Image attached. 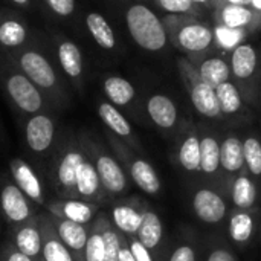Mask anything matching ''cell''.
<instances>
[{
    "label": "cell",
    "instance_id": "5b68a950",
    "mask_svg": "<svg viewBox=\"0 0 261 261\" xmlns=\"http://www.w3.org/2000/svg\"><path fill=\"white\" fill-rule=\"evenodd\" d=\"M177 70L180 73V78L185 84V89L190 95L191 104L196 109V112L208 119L223 118L216 95V89L208 86L200 78L197 66L187 58H180L177 61Z\"/></svg>",
    "mask_w": 261,
    "mask_h": 261
},
{
    "label": "cell",
    "instance_id": "5bb4252c",
    "mask_svg": "<svg viewBox=\"0 0 261 261\" xmlns=\"http://www.w3.org/2000/svg\"><path fill=\"white\" fill-rule=\"evenodd\" d=\"M50 220L60 240L67 248V251L73 255L75 261H84V252H86V245L89 239L90 225H80V223L60 219L55 216H50Z\"/></svg>",
    "mask_w": 261,
    "mask_h": 261
},
{
    "label": "cell",
    "instance_id": "e0dca14e",
    "mask_svg": "<svg viewBox=\"0 0 261 261\" xmlns=\"http://www.w3.org/2000/svg\"><path fill=\"white\" fill-rule=\"evenodd\" d=\"M200 136V176L223 184L220 167V142L217 135L203 132Z\"/></svg>",
    "mask_w": 261,
    "mask_h": 261
},
{
    "label": "cell",
    "instance_id": "f907efd6",
    "mask_svg": "<svg viewBox=\"0 0 261 261\" xmlns=\"http://www.w3.org/2000/svg\"><path fill=\"white\" fill-rule=\"evenodd\" d=\"M210 2H214V3H217V5L220 3V0H210Z\"/></svg>",
    "mask_w": 261,
    "mask_h": 261
},
{
    "label": "cell",
    "instance_id": "8fae6325",
    "mask_svg": "<svg viewBox=\"0 0 261 261\" xmlns=\"http://www.w3.org/2000/svg\"><path fill=\"white\" fill-rule=\"evenodd\" d=\"M145 208L147 203L139 202V199H124L113 205L110 220L124 237H136L144 219Z\"/></svg>",
    "mask_w": 261,
    "mask_h": 261
},
{
    "label": "cell",
    "instance_id": "4fadbf2b",
    "mask_svg": "<svg viewBox=\"0 0 261 261\" xmlns=\"http://www.w3.org/2000/svg\"><path fill=\"white\" fill-rule=\"evenodd\" d=\"M50 216L66 219L80 225H90L98 216L99 205L81 199H61L46 205Z\"/></svg>",
    "mask_w": 261,
    "mask_h": 261
},
{
    "label": "cell",
    "instance_id": "8992f818",
    "mask_svg": "<svg viewBox=\"0 0 261 261\" xmlns=\"http://www.w3.org/2000/svg\"><path fill=\"white\" fill-rule=\"evenodd\" d=\"M84 158V151L75 144L67 145L54 158L52 182L61 199H76V171Z\"/></svg>",
    "mask_w": 261,
    "mask_h": 261
},
{
    "label": "cell",
    "instance_id": "9c48e42d",
    "mask_svg": "<svg viewBox=\"0 0 261 261\" xmlns=\"http://www.w3.org/2000/svg\"><path fill=\"white\" fill-rule=\"evenodd\" d=\"M0 211L12 226H18L35 216L31 200L14 182H6L0 188Z\"/></svg>",
    "mask_w": 261,
    "mask_h": 261
},
{
    "label": "cell",
    "instance_id": "f6af8a7d",
    "mask_svg": "<svg viewBox=\"0 0 261 261\" xmlns=\"http://www.w3.org/2000/svg\"><path fill=\"white\" fill-rule=\"evenodd\" d=\"M121 234V232H119ZM119 261H136L132 251H130V246H128V240L127 237H124L121 234V249H119Z\"/></svg>",
    "mask_w": 261,
    "mask_h": 261
},
{
    "label": "cell",
    "instance_id": "2e32d148",
    "mask_svg": "<svg viewBox=\"0 0 261 261\" xmlns=\"http://www.w3.org/2000/svg\"><path fill=\"white\" fill-rule=\"evenodd\" d=\"M9 170L14 179V184L24 193V196L37 205L44 206V193H43V187L40 182L38 174L32 170V167L20 159V158H14L9 161Z\"/></svg>",
    "mask_w": 261,
    "mask_h": 261
},
{
    "label": "cell",
    "instance_id": "603a6c76",
    "mask_svg": "<svg viewBox=\"0 0 261 261\" xmlns=\"http://www.w3.org/2000/svg\"><path fill=\"white\" fill-rule=\"evenodd\" d=\"M226 190L229 193V199L237 210H252L257 208L258 202V185L248 174V171H242L236 177H232Z\"/></svg>",
    "mask_w": 261,
    "mask_h": 261
},
{
    "label": "cell",
    "instance_id": "1f68e13d",
    "mask_svg": "<svg viewBox=\"0 0 261 261\" xmlns=\"http://www.w3.org/2000/svg\"><path fill=\"white\" fill-rule=\"evenodd\" d=\"M245 170L257 182H261V141L255 135H248L243 139Z\"/></svg>",
    "mask_w": 261,
    "mask_h": 261
},
{
    "label": "cell",
    "instance_id": "f35d334b",
    "mask_svg": "<svg viewBox=\"0 0 261 261\" xmlns=\"http://www.w3.org/2000/svg\"><path fill=\"white\" fill-rule=\"evenodd\" d=\"M24 28L17 21H5L0 26V43L5 46H18L24 41Z\"/></svg>",
    "mask_w": 261,
    "mask_h": 261
},
{
    "label": "cell",
    "instance_id": "ffe728a7",
    "mask_svg": "<svg viewBox=\"0 0 261 261\" xmlns=\"http://www.w3.org/2000/svg\"><path fill=\"white\" fill-rule=\"evenodd\" d=\"M6 87L12 101L24 113H37L41 109L43 106L41 95L29 78L23 75H12L8 80Z\"/></svg>",
    "mask_w": 261,
    "mask_h": 261
},
{
    "label": "cell",
    "instance_id": "d590c367",
    "mask_svg": "<svg viewBox=\"0 0 261 261\" xmlns=\"http://www.w3.org/2000/svg\"><path fill=\"white\" fill-rule=\"evenodd\" d=\"M58 57L60 61L63 64L64 72L75 78L81 75L83 70V60H81V52L78 49V46L72 41H64L60 47H58Z\"/></svg>",
    "mask_w": 261,
    "mask_h": 261
},
{
    "label": "cell",
    "instance_id": "ab89813d",
    "mask_svg": "<svg viewBox=\"0 0 261 261\" xmlns=\"http://www.w3.org/2000/svg\"><path fill=\"white\" fill-rule=\"evenodd\" d=\"M159 6L173 15H197L199 5L193 0H158Z\"/></svg>",
    "mask_w": 261,
    "mask_h": 261
},
{
    "label": "cell",
    "instance_id": "6da1fadb",
    "mask_svg": "<svg viewBox=\"0 0 261 261\" xmlns=\"http://www.w3.org/2000/svg\"><path fill=\"white\" fill-rule=\"evenodd\" d=\"M164 24L168 32V38L179 50L188 55H199L206 52L216 44L214 29L193 18L191 15H173L165 17Z\"/></svg>",
    "mask_w": 261,
    "mask_h": 261
},
{
    "label": "cell",
    "instance_id": "7402d4cb",
    "mask_svg": "<svg viewBox=\"0 0 261 261\" xmlns=\"http://www.w3.org/2000/svg\"><path fill=\"white\" fill-rule=\"evenodd\" d=\"M98 115L102 119V122L107 125V128L116 138H119L122 142H125L133 150H139L141 148V144L138 142L130 122L116 109V106H113L112 102H101L99 107H98Z\"/></svg>",
    "mask_w": 261,
    "mask_h": 261
},
{
    "label": "cell",
    "instance_id": "484cf974",
    "mask_svg": "<svg viewBox=\"0 0 261 261\" xmlns=\"http://www.w3.org/2000/svg\"><path fill=\"white\" fill-rule=\"evenodd\" d=\"M136 239L154 255L162 243H164V223L159 217V214L147 205L142 223L139 226V231L136 234Z\"/></svg>",
    "mask_w": 261,
    "mask_h": 261
},
{
    "label": "cell",
    "instance_id": "816d5d0a",
    "mask_svg": "<svg viewBox=\"0 0 261 261\" xmlns=\"http://www.w3.org/2000/svg\"><path fill=\"white\" fill-rule=\"evenodd\" d=\"M260 239H261V229H260Z\"/></svg>",
    "mask_w": 261,
    "mask_h": 261
},
{
    "label": "cell",
    "instance_id": "3957f363",
    "mask_svg": "<svg viewBox=\"0 0 261 261\" xmlns=\"http://www.w3.org/2000/svg\"><path fill=\"white\" fill-rule=\"evenodd\" d=\"M80 147L92 161L107 196H121L130 190V179L115 154L89 139H83Z\"/></svg>",
    "mask_w": 261,
    "mask_h": 261
},
{
    "label": "cell",
    "instance_id": "52a82bcc",
    "mask_svg": "<svg viewBox=\"0 0 261 261\" xmlns=\"http://www.w3.org/2000/svg\"><path fill=\"white\" fill-rule=\"evenodd\" d=\"M231 76L236 78L237 87L240 89L245 99H254L252 83L258 69V54L255 47L249 43L239 44L231 54Z\"/></svg>",
    "mask_w": 261,
    "mask_h": 261
},
{
    "label": "cell",
    "instance_id": "8d00e7d4",
    "mask_svg": "<svg viewBox=\"0 0 261 261\" xmlns=\"http://www.w3.org/2000/svg\"><path fill=\"white\" fill-rule=\"evenodd\" d=\"M199 245L194 237H184L170 251L167 261H199Z\"/></svg>",
    "mask_w": 261,
    "mask_h": 261
},
{
    "label": "cell",
    "instance_id": "4316f807",
    "mask_svg": "<svg viewBox=\"0 0 261 261\" xmlns=\"http://www.w3.org/2000/svg\"><path fill=\"white\" fill-rule=\"evenodd\" d=\"M23 72L32 83L40 87H52L55 84V72L44 57L37 52H26L20 58Z\"/></svg>",
    "mask_w": 261,
    "mask_h": 261
},
{
    "label": "cell",
    "instance_id": "b9f144b4",
    "mask_svg": "<svg viewBox=\"0 0 261 261\" xmlns=\"http://www.w3.org/2000/svg\"><path fill=\"white\" fill-rule=\"evenodd\" d=\"M128 240V246H130V251L135 257L136 261H154V255L136 239V237H132V239H127Z\"/></svg>",
    "mask_w": 261,
    "mask_h": 261
},
{
    "label": "cell",
    "instance_id": "83f0119b",
    "mask_svg": "<svg viewBox=\"0 0 261 261\" xmlns=\"http://www.w3.org/2000/svg\"><path fill=\"white\" fill-rule=\"evenodd\" d=\"M176 161L185 173L200 174V136L194 130L182 138Z\"/></svg>",
    "mask_w": 261,
    "mask_h": 261
},
{
    "label": "cell",
    "instance_id": "4dcf8cb0",
    "mask_svg": "<svg viewBox=\"0 0 261 261\" xmlns=\"http://www.w3.org/2000/svg\"><path fill=\"white\" fill-rule=\"evenodd\" d=\"M104 92L110 102L116 107L128 106L136 95L133 84L121 76H110L104 81Z\"/></svg>",
    "mask_w": 261,
    "mask_h": 261
},
{
    "label": "cell",
    "instance_id": "836d02e7",
    "mask_svg": "<svg viewBox=\"0 0 261 261\" xmlns=\"http://www.w3.org/2000/svg\"><path fill=\"white\" fill-rule=\"evenodd\" d=\"M87 28L92 34V37L95 38V41L104 47V49H113L115 47V34L113 29L110 28V24L107 23V20L98 14V12H92L87 15Z\"/></svg>",
    "mask_w": 261,
    "mask_h": 261
},
{
    "label": "cell",
    "instance_id": "d6986e66",
    "mask_svg": "<svg viewBox=\"0 0 261 261\" xmlns=\"http://www.w3.org/2000/svg\"><path fill=\"white\" fill-rule=\"evenodd\" d=\"M106 197L107 194L101 185L99 176L92 161L86 156L76 171V199L99 205Z\"/></svg>",
    "mask_w": 261,
    "mask_h": 261
},
{
    "label": "cell",
    "instance_id": "f5cc1de1",
    "mask_svg": "<svg viewBox=\"0 0 261 261\" xmlns=\"http://www.w3.org/2000/svg\"><path fill=\"white\" fill-rule=\"evenodd\" d=\"M38 261H43V260H41V258H40V260H38Z\"/></svg>",
    "mask_w": 261,
    "mask_h": 261
},
{
    "label": "cell",
    "instance_id": "30bf717a",
    "mask_svg": "<svg viewBox=\"0 0 261 261\" xmlns=\"http://www.w3.org/2000/svg\"><path fill=\"white\" fill-rule=\"evenodd\" d=\"M261 213L258 208L229 211L228 216V236L231 242L239 248H248L257 234Z\"/></svg>",
    "mask_w": 261,
    "mask_h": 261
},
{
    "label": "cell",
    "instance_id": "277c9868",
    "mask_svg": "<svg viewBox=\"0 0 261 261\" xmlns=\"http://www.w3.org/2000/svg\"><path fill=\"white\" fill-rule=\"evenodd\" d=\"M109 144L113 150V154L118 158L121 165L124 167L128 179L145 194L148 196H158L162 190V182L159 179V174L156 173L154 167L136 151L128 147L125 142H122L119 138H116L113 133L109 136Z\"/></svg>",
    "mask_w": 261,
    "mask_h": 261
},
{
    "label": "cell",
    "instance_id": "7bdbcfd3",
    "mask_svg": "<svg viewBox=\"0 0 261 261\" xmlns=\"http://www.w3.org/2000/svg\"><path fill=\"white\" fill-rule=\"evenodd\" d=\"M0 261H38L24 255L23 252H20L14 243H6L2 251H0Z\"/></svg>",
    "mask_w": 261,
    "mask_h": 261
},
{
    "label": "cell",
    "instance_id": "d6a6232c",
    "mask_svg": "<svg viewBox=\"0 0 261 261\" xmlns=\"http://www.w3.org/2000/svg\"><path fill=\"white\" fill-rule=\"evenodd\" d=\"M98 219L101 223V231L104 237L106 257L104 261H119V249H121V234L113 226L110 217L104 213H98Z\"/></svg>",
    "mask_w": 261,
    "mask_h": 261
},
{
    "label": "cell",
    "instance_id": "f1b7e54d",
    "mask_svg": "<svg viewBox=\"0 0 261 261\" xmlns=\"http://www.w3.org/2000/svg\"><path fill=\"white\" fill-rule=\"evenodd\" d=\"M197 69L200 78L213 89L231 80V66L222 57L211 55L206 60H203L200 66H197Z\"/></svg>",
    "mask_w": 261,
    "mask_h": 261
},
{
    "label": "cell",
    "instance_id": "ee69618b",
    "mask_svg": "<svg viewBox=\"0 0 261 261\" xmlns=\"http://www.w3.org/2000/svg\"><path fill=\"white\" fill-rule=\"evenodd\" d=\"M47 3L60 15H69V14H72V11L75 8V0H47Z\"/></svg>",
    "mask_w": 261,
    "mask_h": 261
},
{
    "label": "cell",
    "instance_id": "ba28073f",
    "mask_svg": "<svg viewBox=\"0 0 261 261\" xmlns=\"http://www.w3.org/2000/svg\"><path fill=\"white\" fill-rule=\"evenodd\" d=\"M191 206L196 217L210 226L220 225L229 216L228 200L223 193L208 187H199L193 193Z\"/></svg>",
    "mask_w": 261,
    "mask_h": 261
},
{
    "label": "cell",
    "instance_id": "9a60e30c",
    "mask_svg": "<svg viewBox=\"0 0 261 261\" xmlns=\"http://www.w3.org/2000/svg\"><path fill=\"white\" fill-rule=\"evenodd\" d=\"M220 167L223 185L245 171V153H243V139L236 135H226L220 142Z\"/></svg>",
    "mask_w": 261,
    "mask_h": 261
},
{
    "label": "cell",
    "instance_id": "44dd1931",
    "mask_svg": "<svg viewBox=\"0 0 261 261\" xmlns=\"http://www.w3.org/2000/svg\"><path fill=\"white\" fill-rule=\"evenodd\" d=\"M14 246L23 252L24 255L40 260L41 258V229H40V217L34 216L24 223L15 226L14 229Z\"/></svg>",
    "mask_w": 261,
    "mask_h": 261
},
{
    "label": "cell",
    "instance_id": "74e56055",
    "mask_svg": "<svg viewBox=\"0 0 261 261\" xmlns=\"http://www.w3.org/2000/svg\"><path fill=\"white\" fill-rule=\"evenodd\" d=\"M246 35H248V32L242 31V29H232V28H226L222 24L214 26L216 43L223 49H232L234 50L239 44H242V41Z\"/></svg>",
    "mask_w": 261,
    "mask_h": 261
},
{
    "label": "cell",
    "instance_id": "bcb514c9",
    "mask_svg": "<svg viewBox=\"0 0 261 261\" xmlns=\"http://www.w3.org/2000/svg\"><path fill=\"white\" fill-rule=\"evenodd\" d=\"M249 2L251 0H220V3H231V5H249Z\"/></svg>",
    "mask_w": 261,
    "mask_h": 261
},
{
    "label": "cell",
    "instance_id": "60d3db41",
    "mask_svg": "<svg viewBox=\"0 0 261 261\" xmlns=\"http://www.w3.org/2000/svg\"><path fill=\"white\" fill-rule=\"evenodd\" d=\"M203 261H240L237 254L226 245L222 242L213 243L208 249H206V255Z\"/></svg>",
    "mask_w": 261,
    "mask_h": 261
},
{
    "label": "cell",
    "instance_id": "7a4b0ae2",
    "mask_svg": "<svg viewBox=\"0 0 261 261\" xmlns=\"http://www.w3.org/2000/svg\"><path fill=\"white\" fill-rule=\"evenodd\" d=\"M132 38L145 50L159 52L167 46L168 32L164 21L145 5H132L125 14Z\"/></svg>",
    "mask_w": 261,
    "mask_h": 261
},
{
    "label": "cell",
    "instance_id": "ac0fdd59",
    "mask_svg": "<svg viewBox=\"0 0 261 261\" xmlns=\"http://www.w3.org/2000/svg\"><path fill=\"white\" fill-rule=\"evenodd\" d=\"M24 133L28 147L37 154H44L54 144L55 125L47 115H35L28 121Z\"/></svg>",
    "mask_w": 261,
    "mask_h": 261
},
{
    "label": "cell",
    "instance_id": "7dc6e473",
    "mask_svg": "<svg viewBox=\"0 0 261 261\" xmlns=\"http://www.w3.org/2000/svg\"><path fill=\"white\" fill-rule=\"evenodd\" d=\"M249 6L254 8L255 11L261 12V0H251V2H249Z\"/></svg>",
    "mask_w": 261,
    "mask_h": 261
},
{
    "label": "cell",
    "instance_id": "7c38bea8",
    "mask_svg": "<svg viewBox=\"0 0 261 261\" xmlns=\"http://www.w3.org/2000/svg\"><path fill=\"white\" fill-rule=\"evenodd\" d=\"M217 24L242 29L248 34L261 28V12L255 11L249 5H231L220 3L216 12Z\"/></svg>",
    "mask_w": 261,
    "mask_h": 261
},
{
    "label": "cell",
    "instance_id": "c3c4849f",
    "mask_svg": "<svg viewBox=\"0 0 261 261\" xmlns=\"http://www.w3.org/2000/svg\"><path fill=\"white\" fill-rule=\"evenodd\" d=\"M193 2L197 3L199 6H200V5H208V3H210V0H193Z\"/></svg>",
    "mask_w": 261,
    "mask_h": 261
},
{
    "label": "cell",
    "instance_id": "f546056e",
    "mask_svg": "<svg viewBox=\"0 0 261 261\" xmlns=\"http://www.w3.org/2000/svg\"><path fill=\"white\" fill-rule=\"evenodd\" d=\"M216 95L223 116H239L245 109V98L231 80L216 87Z\"/></svg>",
    "mask_w": 261,
    "mask_h": 261
},
{
    "label": "cell",
    "instance_id": "d4e9b609",
    "mask_svg": "<svg viewBox=\"0 0 261 261\" xmlns=\"http://www.w3.org/2000/svg\"><path fill=\"white\" fill-rule=\"evenodd\" d=\"M147 113L161 130H171L179 121L176 102L165 93H154L147 99Z\"/></svg>",
    "mask_w": 261,
    "mask_h": 261
},
{
    "label": "cell",
    "instance_id": "681fc988",
    "mask_svg": "<svg viewBox=\"0 0 261 261\" xmlns=\"http://www.w3.org/2000/svg\"><path fill=\"white\" fill-rule=\"evenodd\" d=\"M12 2H15V3H20V5H23V3H26L28 0H12Z\"/></svg>",
    "mask_w": 261,
    "mask_h": 261
},
{
    "label": "cell",
    "instance_id": "cb8c5ba5",
    "mask_svg": "<svg viewBox=\"0 0 261 261\" xmlns=\"http://www.w3.org/2000/svg\"><path fill=\"white\" fill-rule=\"evenodd\" d=\"M40 229H41V260L43 261H75L73 255L67 251V248L60 240L50 216L40 214Z\"/></svg>",
    "mask_w": 261,
    "mask_h": 261
},
{
    "label": "cell",
    "instance_id": "e575fe53",
    "mask_svg": "<svg viewBox=\"0 0 261 261\" xmlns=\"http://www.w3.org/2000/svg\"><path fill=\"white\" fill-rule=\"evenodd\" d=\"M104 257H106L104 237H102L99 219L96 216L89 228V239L86 245L84 261H104Z\"/></svg>",
    "mask_w": 261,
    "mask_h": 261
}]
</instances>
